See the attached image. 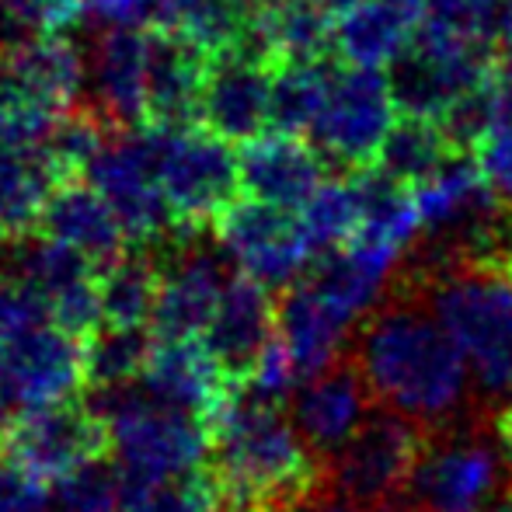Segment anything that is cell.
Instances as JSON below:
<instances>
[{
	"mask_svg": "<svg viewBox=\"0 0 512 512\" xmlns=\"http://www.w3.org/2000/svg\"><path fill=\"white\" fill-rule=\"evenodd\" d=\"M349 356L363 373L373 405L405 415L422 429L485 411L474 401L471 370L460 349L398 272L380 304L356 324Z\"/></svg>",
	"mask_w": 512,
	"mask_h": 512,
	"instance_id": "6da1fadb",
	"label": "cell"
},
{
	"mask_svg": "<svg viewBox=\"0 0 512 512\" xmlns=\"http://www.w3.org/2000/svg\"><path fill=\"white\" fill-rule=\"evenodd\" d=\"M216 512H297L321 495L328 460L304 443L286 405L237 391L209 425Z\"/></svg>",
	"mask_w": 512,
	"mask_h": 512,
	"instance_id": "7a4b0ae2",
	"label": "cell"
},
{
	"mask_svg": "<svg viewBox=\"0 0 512 512\" xmlns=\"http://www.w3.org/2000/svg\"><path fill=\"white\" fill-rule=\"evenodd\" d=\"M398 279L436 314L471 370L478 408L512 401V272L506 258H405Z\"/></svg>",
	"mask_w": 512,
	"mask_h": 512,
	"instance_id": "3957f363",
	"label": "cell"
},
{
	"mask_svg": "<svg viewBox=\"0 0 512 512\" xmlns=\"http://www.w3.org/2000/svg\"><path fill=\"white\" fill-rule=\"evenodd\" d=\"M506 495L499 439L488 411L432 425L391 512H488Z\"/></svg>",
	"mask_w": 512,
	"mask_h": 512,
	"instance_id": "277c9868",
	"label": "cell"
},
{
	"mask_svg": "<svg viewBox=\"0 0 512 512\" xmlns=\"http://www.w3.org/2000/svg\"><path fill=\"white\" fill-rule=\"evenodd\" d=\"M112 429V453L119 460L122 495L168 474L206 464L209 429L192 411L175 408L133 384L105 387L88 398Z\"/></svg>",
	"mask_w": 512,
	"mask_h": 512,
	"instance_id": "5b68a950",
	"label": "cell"
},
{
	"mask_svg": "<svg viewBox=\"0 0 512 512\" xmlns=\"http://www.w3.org/2000/svg\"><path fill=\"white\" fill-rule=\"evenodd\" d=\"M154 175L182 234H203L241 192L237 154L206 126H147Z\"/></svg>",
	"mask_w": 512,
	"mask_h": 512,
	"instance_id": "8992f818",
	"label": "cell"
},
{
	"mask_svg": "<svg viewBox=\"0 0 512 512\" xmlns=\"http://www.w3.org/2000/svg\"><path fill=\"white\" fill-rule=\"evenodd\" d=\"M84 56L67 32L25 35L0 46V133L35 143L49 122L81 102Z\"/></svg>",
	"mask_w": 512,
	"mask_h": 512,
	"instance_id": "52a82bcc",
	"label": "cell"
},
{
	"mask_svg": "<svg viewBox=\"0 0 512 512\" xmlns=\"http://www.w3.org/2000/svg\"><path fill=\"white\" fill-rule=\"evenodd\" d=\"M394 119H398V105L384 70L331 63L307 140L324 157V164L331 161L342 171H359L377 161V150L391 133Z\"/></svg>",
	"mask_w": 512,
	"mask_h": 512,
	"instance_id": "ba28073f",
	"label": "cell"
},
{
	"mask_svg": "<svg viewBox=\"0 0 512 512\" xmlns=\"http://www.w3.org/2000/svg\"><path fill=\"white\" fill-rule=\"evenodd\" d=\"M0 457L49 481L95 457H112V429L84 394L18 408L0 425Z\"/></svg>",
	"mask_w": 512,
	"mask_h": 512,
	"instance_id": "9c48e42d",
	"label": "cell"
},
{
	"mask_svg": "<svg viewBox=\"0 0 512 512\" xmlns=\"http://www.w3.org/2000/svg\"><path fill=\"white\" fill-rule=\"evenodd\" d=\"M425 429L405 415L373 408L356 436L331 457V492L366 512H391L405 492Z\"/></svg>",
	"mask_w": 512,
	"mask_h": 512,
	"instance_id": "30bf717a",
	"label": "cell"
},
{
	"mask_svg": "<svg viewBox=\"0 0 512 512\" xmlns=\"http://www.w3.org/2000/svg\"><path fill=\"white\" fill-rule=\"evenodd\" d=\"M216 244L237 265L269 290H283L300 276L314 258L300 213L290 206L265 203V199H234L213 220Z\"/></svg>",
	"mask_w": 512,
	"mask_h": 512,
	"instance_id": "8fae6325",
	"label": "cell"
},
{
	"mask_svg": "<svg viewBox=\"0 0 512 512\" xmlns=\"http://www.w3.org/2000/svg\"><path fill=\"white\" fill-rule=\"evenodd\" d=\"M161 258V286L150 317V335H206L223 286L234 272L227 269L230 258L220 244H206L203 234H182L178 241L157 251Z\"/></svg>",
	"mask_w": 512,
	"mask_h": 512,
	"instance_id": "7c38bea8",
	"label": "cell"
},
{
	"mask_svg": "<svg viewBox=\"0 0 512 512\" xmlns=\"http://www.w3.org/2000/svg\"><path fill=\"white\" fill-rule=\"evenodd\" d=\"M14 272L32 286L46 304L49 321L77 342H88L102 328L98 310V265L77 248L46 234L18 237Z\"/></svg>",
	"mask_w": 512,
	"mask_h": 512,
	"instance_id": "4fadbf2b",
	"label": "cell"
},
{
	"mask_svg": "<svg viewBox=\"0 0 512 512\" xmlns=\"http://www.w3.org/2000/svg\"><path fill=\"white\" fill-rule=\"evenodd\" d=\"M0 377L14 408L84 394V345L53 321L11 331L0 338Z\"/></svg>",
	"mask_w": 512,
	"mask_h": 512,
	"instance_id": "5bb4252c",
	"label": "cell"
},
{
	"mask_svg": "<svg viewBox=\"0 0 512 512\" xmlns=\"http://www.w3.org/2000/svg\"><path fill=\"white\" fill-rule=\"evenodd\" d=\"M140 384L154 398L192 411L206 429L237 394L234 380L223 373L220 359H216V352L209 349L203 335H178V338L150 335Z\"/></svg>",
	"mask_w": 512,
	"mask_h": 512,
	"instance_id": "9a60e30c",
	"label": "cell"
},
{
	"mask_svg": "<svg viewBox=\"0 0 512 512\" xmlns=\"http://www.w3.org/2000/svg\"><path fill=\"white\" fill-rule=\"evenodd\" d=\"M373 408L377 405H373L370 391H366L363 373H359V366L352 363L349 349H345L331 366H324L321 373L297 384L286 411H290L304 443L331 464V457L356 436V429L366 422V415Z\"/></svg>",
	"mask_w": 512,
	"mask_h": 512,
	"instance_id": "2e32d148",
	"label": "cell"
},
{
	"mask_svg": "<svg viewBox=\"0 0 512 512\" xmlns=\"http://www.w3.org/2000/svg\"><path fill=\"white\" fill-rule=\"evenodd\" d=\"M199 126L227 143H248L272 126V67L248 53L209 56Z\"/></svg>",
	"mask_w": 512,
	"mask_h": 512,
	"instance_id": "e0dca14e",
	"label": "cell"
},
{
	"mask_svg": "<svg viewBox=\"0 0 512 512\" xmlns=\"http://www.w3.org/2000/svg\"><path fill=\"white\" fill-rule=\"evenodd\" d=\"M209 56L175 28H147L143 126H196Z\"/></svg>",
	"mask_w": 512,
	"mask_h": 512,
	"instance_id": "ac0fdd59",
	"label": "cell"
},
{
	"mask_svg": "<svg viewBox=\"0 0 512 512\" xmlns=\"http://www.w3.org/2000/svg\"><path fill=\"white\" fill-rule=\"evenodd\" d=\"M356 324V317L345 314L307 272L286 283L276 297V335L293 352L300 384L321 373L324 366H331L349 349Z\"/></svg>",
	"mask_w": 512,
	"mask_h": 512,
	"instance_id": "d6986e66",
	"label": "cell"
},
{
	"mask_svg": "<svg viewBox=\"0 0 512 512\" xmlns=\"http://www.w3.org/2000/svg\"><path fill=\"white\" fill-rule=\"evenodd\" d=\"M272 335H276V297H272V290L244 276V272H234L223 286L220 307H216L203 338L216 352L223 373L234 380L237 391L248 380L251 366L262 356Z\"/></svg>",
	"mask_w": 512,
	"mask_h": 512,
	"instance_id": "ffe728a7",
	"label": "cell"
},
{
	"mask_svg": "<svg viewBox=\"0 0 512 512\" xmlns=\"http://www.w3.org/2000/svg\"><path fill=\"white\" fill-rule=\"evenodd\" d=\"M88 56L91 98L88 105L112 129L143 126V63H147V28L105 25L95 28Z\"/></svg>",
	"mask_w": 512,
	"mask_h": 512,
	"instance_id": "44dd1931",
	"label": "cell"
},
{
	"mask_svg": "<svg viewBox=\"0 0 512 512\" xmlns=\"http://www.w3.org/2000/svg\"><path fill=\"white\" fill-rule=\"evenodd\" d=\"M237 171H241V189L248 196L300 209L310 192L324 182V157L304 136L276 129V133H258L255 140L241 143Z\"/></svg>",
	"mask_w": 512,
	"mask_h": 512,
	"instance_id": "7402d4cb",
	"label": "cell"
},
{
	"mask_svg": "<svg viewBox=\"0 0 512 512\" xmlns=\"http://www.w3.org/2000/svg\"><path fill=\"white\" fill-rule=\"evenodd\" d=\"M35 234H46L53 241L70 244V248H77L95 265L112 262V258H119L129 248V237L122 230L119 216L112 213L108 199L84 175L63 178L49 192Z\"/></svg>",
	"mask_w": 512,
	"mask_h": 512,
	"instance_id": "603a6c76",
	"label": "cell"
},
{
	"mask_svg": "<svg viewBox=\"0 0 512 512\" xmlns=\"http://www.w3.org/2000/svg\"><path fill=\"white\" fill-rule=\"evenodd\" d=\"M425 0H356L331 21V53L352 67H391L411 46Z\"/></svg>",
	"mask_w": 512,
	"mask_h": 512,
	"instance_id": "cb8c5ba5",
	"label": "cell"
},
{
	"mask_svg": "<svg viewBox=\"0 0 512 512\" xmlns=\"http://www.w3.org/2000/svg\"><path fill=\"white\" fill-rule=\"evenodd\" d=\"M60 185L39 143H21L0 133V227L11 241L35 234L49 192Z\"/></svg>",
	"mask_w": 512,
	"mask_h": 512,
	"instance_id": "d4e9b609",
	"label": "cell"
},
{
	"mask_svg": "<svg viewBox=\"0 0 512 512\" xmlns=\"http://www.w3.org/2000/svg\"><path fill=\"white\" fill-rule=\"evenodd\" d=\"M161 286V258L154 248L129 244L119 258L98 265V310L105 328H150Z\"/></svg>",
	"mask_w": 512,
	"mask_h": 512,
	"instance_id": "484cf974",
	"label": "cell"
},
{
	"mask_svg": "<svg viewBox=\"0 0 512 512\" xmlns=\"http://www.w3.org/2000/svg\"><path fill=\"white\" fill-rule=\"evenodd\" d=\"M453 154H460V150L453 147L450 136L443 133V126L436 119L401 115V119H394L391 133L384 136L373 164L411 189L422 178H429L432 171L443 168Z\"/></svg>",
	"mask_w": 512,
	"mask_h": 512,
	"instance_id": "4316f807",
	"label": "cell"
},
{
	"mask_svg": "<svg viewBox=\"0 0 512 512\" xmlns=\"http://www.w3.org/2000/svg\"><path fill=\"white\" fill-rule=\"evenodd\" d=\"M471 154L485 182L495 189V196L512 209V70H492L488 126Z\"/></svg>",
	"mask_w": 512,
	"mask_h": 512,
	"instance_id": "83f0119b",
	"label": "cell"
},
{
	"mask_svg": "<svg viewBox=\"0 0 512 512\" xmlns=\"http://www.w3.org/2000/svg\"><path fill=\"white\" fill-rule=\"evenodd\" d=\"M304 234L314 248V255L321 251H335L356 237L359 227V196L356 185L349 178H324L314 192L304 199V206L297 209Z\"/></svg>",
	"mask_w": 512,
	"mask_h": 512,
	"instance_id": "f1b7e54d",
	"label": "cell"
},
{
	"mask_svg": "<svg viewBox=\"0 0 512 512\" xmlns=\"http://www.w3.org/2000/svg\"><path fill=\"white\" fill-rule=\"evenodd\" d=\"M150 349V328H98L84 342V387L105 391L140 380Z\"/></svg>",
	"mask_w": 512,
	"mask_h": 512,
	"instance_id": "f546056e",
	"label": "cell"
},
{
	"mask_svg": "<svg viewBox=\"0 0 512 512\" xmlns=\"http://www.w3.org/2000/svg\"><path fill=\"white\" fill-rule=\"evenodd\" d=\"M328 74V56L307 63H276L272 67V129L307 136L317 105H321Z\"/></svg>",
	"mask_w": 512,
	"mask_h": 512,
	"instance_id": "4dcf8cb0",
	"label": "cell"
},
{
	"mask_svg": "<svg viewBox=\"0 0 512 512\" xmlns=\"http://www.w3.org/2000/svg\"><path fill=\"white\" fill-rule=\"evenodd\" d=\"M248 18V0H178L171 28L196 42L206 56H220L244 46Z\"/></svg>",
	"mask_w": 512,
	"mask_h": 512,
	"instance_id": "1f68e13d",
	"label": "cell"
},
{
	"mask_svg": "<svg viewBox=\"0 0 512 512\" xmlns=\"http://www.w3.org/2000/svg\"><path fill=\"white\" fill-rule=\"evenodd\" d=\"M49 512H122L119 464L95 457L53 481Z\"/></svg>",
	"mask_w": 512,
	"mask_h": 512,
	"instance_id": "d6a6232c",
	"label": "cell"
},
{
	"mask_svg": "<svg viewBox=\"0 0 512 512\" xmlns=\"http://www.w3.org/2000/svg\"><path fill=\"white\" fill-rule=\"evenodd\" d=\"M122 512H216V481L209 464L168 474L122 495Z\"/></svg>",
	"mask_w": 512,
	"mask_h": 512,
	"instance_id": "836d02e7",
	"label": "cell"
},
{
	"mask_svg": "<svg viewBox=\"0 0 512 512\" xmlns=\"http://www.w3.org/2000/svg\"><path fill=\"white\" fill-rule=\"evenodd\" d=\"M39 321H49L42 297L18 272L0 269V338L11 335V331L32 328Z\"/></svg>",
	"mask_w": 512,
	"mask_h": 512,
	"instance_id": "e575fe53",
	"label": "cell"
},
{
	"mask_svg": "<svg viewBox=\"0 0 512 512\" xmlns=\"http://www.w3.org/2000/svg\"><path fill=\"white\" fill-rule=\"evenodd\" d=\"M0 512H49L46 481L0 457Z\"/></svg>",
	"mask_w": 512,
	"mask_h": 512,
	"instance_id": "d590c367",
	"label": "cell"
},
{
	"mask_svg": "<svg viewBox=\"0 0 512 512\" xmlns=\"http://www.w3.org/2000/svg\"><path fill=\"white\" fill-rule=\"evenodd\" d=\"M488 418H492L495 439H499L502 471H506V492L512 495V401H502L499 408H492Z\"/></svg>",
	"mask_w": 512,
	"mask_h": 512,
	"instance_id": "8d00e7d4",
	"label": "cell"
},
{
	"mask_svg": "<svg viewBox=\"0 0 512 512\" xmlns=\"http://www.w3.org/2000/svg\"><path fill=\"white\" fill-rule=\"evenodd\" d=\"M297 512H366V509L352 506L349 499H342L338 492H331V485H328L321 495H314L310 502H304V506H300Z\"/></svg>",
	"mask_w": 512,
	"mask_h": 512,
	"instance_id": "74e56055",
	"label": "cell"
},
{
	"mask_svg": "<svg viewBox=\"0 0 512 512\" xmlns=\"http://www.w3.org/2000/svg\"><path fill=\"white\" fill-rule=\"evenodd\" d=\"M300 4V0H248V11L255 14V18H272V14L286 11V7Z\"/></svg>",
	"mask_w": 512,
	"mask_h": 512,
	"instance_id": "f35d334b",
	"label": "cell"
},
{
	"mask_svg": "<svg viewBox=\"0 0 512 512\" xmlns=\"http://www.w3.org/2000/svg\"><path fill=\"white\" fill-rule=\"evenodd\" d=\"M317 7H321L324 14H331V18H338V14L345 11V7H352L356 0H314Z\"/></svg>",
	"mask_w": 512,
	"mask_h": 512,
	"instance_id": "ab89813d",
	"label": "cell"
},
{
	"mask_svg": "<svg viewBox=\"0 0 512 512\" xmlns=\"http://www.w3.org/2000/svg\"><path fill=\"white\" fill-rule=\"evenodd\" d=\"M488 512H512V495L506 492V495H502V499H499V502H495V506H492V509H488Z\"/></svg>",
	"mask_w": 512,
	"mask_h": 512,
	"instance_id": "60d3db41",
	"label": "cell"
},
{
	"mask_svg": "<svg viewBox=\"0 0 512 512\" xmlns=\"http://www.w3.org/2000/svg\"><path fill=\"white\" fill-rule=\"evenodd\" d=\"M4 244H11V237L4 234V227H0V248H4Z\"/></svg>",
	"mask_w": 512,
	"mask_h": 512,
	"instance_id": "b9f144b4",
	"label": "cell"
},
{
	"mask_svg": "<svg viewBox=\"0 0 512 512\" xmlns=\"http://www.w3.org/2000/svg\"><path fill=\"white\" fill-rule=\"evenodd\" d=\"M509 251H512V213H509Z\"/></svg>",
	"mask_w": 512,
	"mask_h": 512,
	"instance_id": "7bdbcfd3",
	"label": "cell"
},
{
	"mask_svg": "<svg viewBox=\"0 0 512 512\" xmlns=\"http://www.w3.org/2000/svg\"><path fill=\"white\" fill-rule=\"evenodd\" d=\"M506 265H509V272H512V251H509V255H506Z\"/></svg>",
	"mask_w": 512,
	"mask_h": 512,
	"instance_id": "ee69618b",
	"label": "cell"
}]
</instances>
